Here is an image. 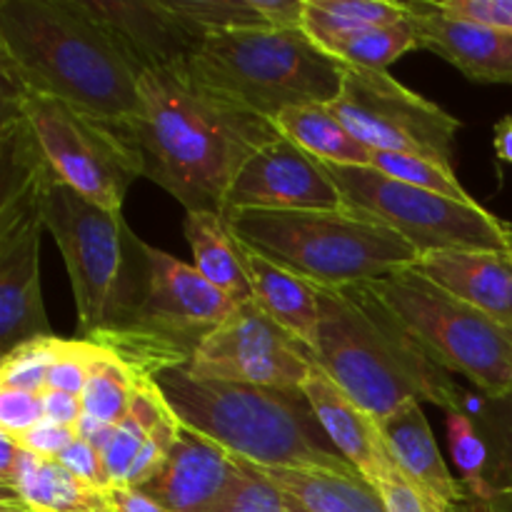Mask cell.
I'll list each match as a JSON object with an SVG mask.
<instances>
[{"instance_id":"b9f144b4","label":"cell","mask_w":512,"mask_h":512,"mask_svg":"<svg viewBox=\"0 0 512 512\" xmlns=\"http://www.w3.org/2000/svg\"><path fill=\"white\" fill-rule=\"evenodd\" d=\"M108 498L113 512H170L138 488H110Z\"/></svg>"},{"instance_id":"bcb514c9","label":"cell","mask_w":512,"mask_h":512,"mask_svg":"<svg viewBox=\"0 0 512 512\" xmlns=\"http://www.w3.org/2000/svg\"><path fill=\"white\" fill-rule=\"evenodd\" d=\"M290 512H308V510H305V508H300V505L295 503L293 498H290Z\"/></svg>"},{"instance_id":"603a6c76","label":"cell","mask_w":512,"mask_h":512,"mask_svg":"<svg viewBox=\"0 0 512 512\" xmlns=\"http://www.w3.org/2000/svg\"><path fill=\"white\" fill-rule=\"evenodd\" d=\"M250 465V463H248ZM308 512H388L358 468H258Z\"/></svg>"},{"instance_id":"e0dca14e","label":"cell","mask_w":512,"mask_h":512,"mask_svg":"<svg viewBox=\"0 0 512 512\" xmlns=\"http://www.w3.org/2000/svg\"><path fill=\"white\" fill-rule=\"evenodd\" d=\"M45 223L0 230V348L3 355L50 333L40 288V233Z\"/></svg>"},{"instance_id":"ee69618b","label":"cell","mask_w":512,"mask_h":512,"mask_svg":"<svg viewBox=\"0 0 512 512\" xmlns=\"http://www.w3.org/2000/svg\"><path fill=\"white\" fill-rule=\"evenodd\" d=\"M495 153L500 160L512 165V115L495 123Z\"/></svg>"},{"instance_id":"ab89813d","label":"cell","mask_w":512,"mask_h":512,"mask_svg":"<svg viewBox=\"0 0 512 512\" xmlns=\"http://www.w3.org/2000/svg\"><path fill=\"white\" fill-rule=\"evenodd\" d=\"M75 430L73 428H65V425L58 423H50V420H43L40 425H35L33 430L23 435L18 440L23 448H28L30 453L40 455V458H48V460H58L70 445L75 443Z\"/></svg>"},{"instance_id":"ac0fdd59","label":"cell","mask_w":512,"mask_h":512,"mask_svg":"<svg viewBox=\"0 0 512 512\" xmlns=\"http://www.w3.org/2000/svg\"><path fill=\"white\" fill-rule=\"evenodd\" d=\"M420 48L440 55L475 83H512V30L450 20L423 0L405 3Z\"/></svg>"},{"instance_id":"f1b7e54d","label":"cell","mask_w":512,"mask_h":512,"mask_svg":"<svg viewBox=\"0 0 512 512\" xmlns=\"http://www.w3.org/2000/svg\"><path fill=\"white\" fill-rule=\"evenodd\" d=\"M415 48H420L418 33H415V25L410 23V18H405L400 23L370 28L353 35L335 50L333 58L348 68L388 73V65H393L400 55Z\"/></svg>"},{"instance_id":"9c48e42d","label":"cell","mask_w":512,"mask_h":512,"mask_svg":"<svg viewBox=\"0 0 512 512\" xmlns=\"http://www.w3.org/2000/svg\"><path fill=\"white\" fill-rule=\"evenodd\" d=\"M148 260V298L135 323L83 338L115 355L140 380L190 365L203 340L238 308L195 265L153 245Z\"/></svg>"},{"instance_id":"484cf974","label":"cell","mask_w":512,"mask_h":512,"mask_svg":"<svg viewBox=\"0 0 512 512\" xmlns=\"http://www.w3.org/2000/svg\"><path fill=\"white\" fill-rule=\"evenodd\" d=\"M278 133L315 160L345 168H370L373 150L360 143L328 105L283 110L273 120Z\"/></svg>"},{"instance_id":"8992f818","label":"cell","mask_w":512,"mask_h":512,"mask_svg":"<svg viewBox=\"0 0 512 512\" xmlns=\"http://www.w3.org/2000/svg\"><path fill=\"white\" fill-rule=\"evenodd\" d=\"M185 73L210 93L275 120L283 110L333 103L345 65L300 28H245L205 35Z\"/></svg>"},{"instance_id":"2e32d148","label":"cell","mask_w":512,"mask_h":512,"mask_svg":"<svg viewBox=\"0 0 512 512\" xmlns=\"http://www.w3.org/2000/svg\"><path fill=\"white\" fill-rule=\"evenodd\" d=\"M83 5L108 30L138 75L183 68L203 40L175 13L170 0H83Z\"/></svg>"},{"instance_id":"74e56055","label":"cell","mask_w":512,"mask_h":512,"mask_svg":"<svg viewBox=\"0 0 512 512\" xmlns=\"http://www.w3.org/2000/svg\"><path fill=\"white\" fill-rule=\"evenodd\" d=\"M45 420L43 398L38 393L0 388V433L20 440Z\"/></svg>"},{"instance_id":"3957f363","label":"cell","mask_w":512,"mask_h":512,"mask_svg":"<svg viewBox=\"0 0 512 512\" xmlns=\"http://www.w3.org/2000/svg\"><path fill=\"white\" fill-rule=\"evenodd\" d=\"M315 288V285H313ZM318 290V368L375 420L408 400L465 413V390L423 353L363 283Z\"/></svg>"},{"instance_id":"f546056e","label":"cell","mask_w":512,"mask_h":512,"mask_svg":"<svg viewBox=\"0 0 512 512\" xmlns=\"http://www.w3.org/2000/svg\"><path fill=\"white\" fill-rule=\"evenodd\" d=\"M378 173L388 175V178L408 183L413 188L428 190V193L443 195V198L458 200V203H478L473 195L460 185L458 175L448 165H440L435 160L418 158V155H405V153H378L373 150V165Z\"/></svg>"},{"instance_id":"6da1fadb","label":"cell","mask_w":512,"mask_h":512,"mask_svg":"<svg viewBox=\"0 0 512 512\" xmlns=\"http://www.w3.org/2000/svg\"><path fill=\"white\" fill-rule=\"evenodd\" d=\"M143 115L118 130L140 160V175L185 210L225 213V198L243 165L283 135L255 115L195 83L183 68L138 78Z\"/></svg>"},{"instance_id":"d6a6232c","label":"cell","mask_w":512,"mask_h":512,"mask_svg":"<svg viewBox=\"0 0 512 512\" xmlns=\"http://www.w3.org/2000/svg\"><path fill=\"white\" fill-rule=\"evenodd\" d=\"M448 418V445L455 465L460 470V483H463L468 498H478L485 490V473H488V443L480 435L478 423L473 415L465 413H445Z\"/></svg>"},{"instance_id":"d4e9b609","label":"cell","mask_w":512,"mask_h":512,"mask_svg":"<svg viewBox=\"0 0 512 512\" xmlns=\"http://www.w3.org/2000/svg\"><path fill=\"white\" fill-rule=\"evenodd\" d=\"M15 500L33 512H113L108 490H100L70 473L58 460L40 458L25 448Z\"/></svg>"},{"instance_id":"1f68e13d","label":"cell","mask_w":512,"mask_h":512,"mask_svg":"<svg viewBox=\"0 0 512 512\" xmlns=\"http://www.w3.org/2000/svg\"><path fill=\"white\" fill-rule=\"evenodd\" d=\"M63 340L55 335L28 340L3 355L0 360V388L25 390V393H43L48 390V373Z\"/></svg>"},{"instance_id":"83f0119b","label":"cell","mask_w":512,"mask_h":512,"mask_svg":"<svg viewBox=\"0 0 512 512\" xmlns=\"http://www.w3.org/2000/svg\"><path fill=\"white\" fill-rule=\"evenodd\" d=\"M138 380L115 355L98 348V355L90 365V380L85 393L80 395L83 413L100 423L120 425L128 418Z\"/></svg>"},{"instance_id":"ba28073f","label":"cell","mask_w":512,"mask_h":512,"mask_svg":"<svg viewBox=\"0 0 512 512\" xmlns=\"http://www.w3.org/2000/svg\"><path fill=\"white\" fill-rule=\"evenodd\" d=\"M363 285L435 365L470 380L485 400L512 393L508 325L438 288L415 268L395 270Z\"/></svg>"},{"instance_id":"5b68a950","label":"cell","mask_w":512,"mask_h":512,"mask_svg":"<svg viewBox=\"0 0 512 512\" xmlns=\"http://www.w3.org/2000/svg\"><path fill=\"white\" fill-rule=\"evenodd\" d=\"M233 238L315 288H348L413 268L420 253L373 215L338 210H230Z\"/></svg>"},{"instance_id":"7bdbcfd3","label":"cell","mask_w":512,"mask_h":512,"mask_svg":"<svg viewBox=\"0 0 512 512\" xmlns=\"http://www.w3.org/2000/svg\"><path fill=\"white\" fill-rule=\"evenodd\" d=\"M73 430H75V438L85 440V443L93 445V448L103 455L105 450H108V445L113 443L118 425L100 423V420H93V418H88V415H83Z\"/></svg>"},{"instance_id":"8fae6325","label":"cell","mask_w":512,"mask_h":512,"mask_svg":"<svg viewBox=\"0 0 512 512\" xmlns=\"http://www.w3.org/2000/svg\"><path fill=\"white\" fill-rule=\"evenodd\" d=\"M3 100L23 115L60 183L100 208L123 210L130 185L140 178V160L118 130L65 100L8 83Z\"/></svg>"},{"instance_id":"9a60e30c","label":"cell","mask_w":512,"mask_h":512,"mask_svg":"<svg viewBox=\"0 0 512 512\" xmlns=\"http://www.w3.org/2000/svg\"><path fill=\"white\" fill-rule=\"evenodd\" d=\"M243 478L238 460L218 443L180 425V433L145 495L170 512H218Z\"/></svg>"},{"instance_id":"7c38bea8","label":"cell","mask_w":512,"mask_h":512,"mask_svg":"<svg viewBox=\"0 0 512 512\" xmlns=\"http://www.w3.org/2000/svg\"><path fill=\"white\" fill-rule=\"evenodd\" d=\"M328 108L370 150L418 155L453 168L463 123L390 73L345 65L343 88Z\"/></svg>"},{"instance_id":"277c9868","label":"cell","mask_w":512,"mask_h":512,"mask_svg":"<svg viewBox=\"0 0 512 512\" xmlns=\"http://www.w3.org/2000/svg\"><path fill=\"white\" fill-rule=\"evenodd\" d=\"M153 383L180 425L218 443L235 460L258 468H350L325 443L328 435L303 390L205 380L188 368L165 370Z\"/></svg>"},{"instance_id":"60d3db41","label":"cell","mask_w":512,"mask_h":512,"mask_svg":"<svg viewBox=\"0 0 512 512\" xmlns=\"http://www.w3.org/2000/svg\"><path fill=\"white\" fill-rule=\"evenodd\" d=\"M43 398V408H45V420L50 423L65 425V428H75L78 420L83 418V400L78 395H68L60 393V390H43L40 393Z\"/></svg>"},{"instance_id":"52a82bcc","label":"cell","mask_w":512,"mask_h":512,"mask_svg":"<svg viewBox=\"0 0 512 512\" xmlns=\"http://www.w3.org/2000/svg\"><path fill=\"white\" fill-rule=\"evenodd\" d=\"M43 218L68 268L83 338L135 323L148 298L150 260L148 243L130 230L123 210L100 208L58 183Z\"/></svg>"},{"instance_id":"d6986e66","label":"cell","mask_w":512,"mask_h":512,"mask_svg":"<svg viewBox=\"0 0 512 512\" xmlns=\"http://www.w3.org/2000/svg\"><path fill=\"white\" fill-rule=\"evenodd\" d=\"M438 288L512 328V253L505 250H438L413 265Z\"/></svg>"},{"instance_id":"4dcf8cb0","label":"cell","mask_w":512,"mask_h":512,"mask_svg":"<svg viewBox=\"0 0 512 512\" xmlns=\"http://www.w3.org/2000/svg\"><path fill=\"white\" fill-rule=\"evenodd\" d=\"M170 5L200 38L225 30L270 28L258 0H170Z\"/></svg>"},{"instance_id":"7a4b0ae2","label":"cell","mask_w":512,"mask_h":512,"mask_svg":"<svg viewBox=\"0 0 512 512\" xmlns=\"http://www.w3.org/2000/svg\"><path fill=\"white\" fill-rule=\"evenodd\" d=\"M3 83L65 100L115 130L143 115L138 70L83 0L0 3Z\"/></svg>"},{"instance_id":"cb8c5ba5","label":"cell","mask_w":512,"mask_h":512,"mask_svg":"<svg viewBox=\"0 0 512 512\" xmlns=\"http://www.w3.org/2000/svg\"><path fill=\"white\" fill-rule=\"evenodd\" d=\"M183 233L193 250V265L205 275V280H210L235 305L250 303L253 288L223 215L210 210H185Z\"/></svg>"},{"instance_id":"d590c367","label":"cell","mask_w":512,"mask_h":512,"mask_svg":"<svg viewBox=\"0 0 512 512\" xmlns=\"http://www.w3.org/2000/svg\"><path fill=\"white\" fill-rule=\"evenodd\" d=\"M98 355V345L88 340H63L48 373V388L68 395H83L90 380V365Z\"/></svg>"},{"instance_id":"5bb4252c","label":"cell","mask_w":512,"mask_h":512,"mask_svg":"<svg viewBox=\"0 0 512 512\" xmlns=\"http://www.w3.org/2000/svg\"><path fill=\"white\" fill-rule=\"evenodd\" d=\"M345 200L325 163L280 138L260 148L225 198L230 210H338ZM223 213V215H225Z\"/></svg>"},{"instance_id":"8d00e7d4","label":"cell","mask_w":512,"mask_h":512,"mask_svg":"<svg viewBox=\"0 0 512 512\" xmlns=\"http://www.w3.org/2000/svg\"><path fill=\"white\" fill-rule=\"evenodd\" d=\"M433 13L463 23L512 30V0H423Z\"/></svg>"},{"instance_id":"44dd1931","label":"cell","mask_w":512,"mask_h":512,"mask_svg":"<svg viewBox=\"0 0 512 512\" xmlns=\"http://www.w3.org/2000/svg\"><path fill=\"white\" fill-rule=\"evenodd\" d=\"M300 390H303L305 400L313 408L315 418H318L320 428L325 430L333 448L368 480L380 468V460H383L385 453L378 420L365 413L345 390H340L318 368V363L313 365L308 380Z\"/></svg>"},{"instance_id":"7402d4cb","label":"cell","mask_w":512,"mask_h":512,"mask_svg":"<svg viewBox=\"0 0 512 512\" xmlns=\"http://www.w3.org/2000/svg\"><path fill=\"white\" fill-rule=\"evenodd\" d=\"M235 248H238L245 273H248L255 303L313 355L320 325L318 290L308 280L275 265L273 260L260 255L243 240L235 238Z\"/></svg>"},{"instance_id":"30bf717a","label":"cell","mask_w":512,"mask_h":512,"mask_svg":"<svg viewBox=\"0 0 512 512\" xmlns=\"http://www.w3.org/2000/svg\"><path fill=\"white\" fill-rule=\"evenodd\" d=\"M348 208L373 215L403 235L420 255L438 250H505L512 253V223L480 203H458L388 178L375 168L328 165Z\"/></svg>"},{"instance_id":"f6af8a7d","label":"cell","mask_w":512,"mask_h":512,"mask_svg":"<svg viewBox=\"0 0 512 512\" xmlns=\"http://www.w3.org/2000/svg\"><path fill=\"white\" fill-rule=\"evenodd\" d=\"M0 512H33L23 503H0Z\"/></svg>"},{"instance_id":"ffe728a7","label":"cell","mask_w":512,"mask_h":512,"mask_svg":"<svg viewBox=\"0 0 512 512\" xmlns=\"http://www.w3.org/2000/svg\"><path fill=\"white\" fill-rule=\"evenodd\" d=\"M378 428L388 453L410 480H415L420 488H425L443 503L453 505V508H465L468 493L445 465L443 453H440L428 418L423 413V403L408 400L388 418L378 420Z\"/></svg>"},{"instance_id":"4fadbf2b","label":"cell","mask_w":512,"mask_h":512,"mask_svg":"<svg viewBox=\"0 0 512 512\" xmlns=\"http://www.w3.org/2000/svg\"><path fill=\"white\" fill-rule=\"evenodd\" d=\"M313 365L310 350L250 300L238 305L233 315L203 340L185 368L205 380L300 390Z\"/></svg>"},{"instance_id":"4316f807","label":"cell","mask_w":512,"mask_h":512,"mask_svg":"<svg viewBox=\"0 0 512 512\" xmlns=\"http://www.w3.org/2000/svg\"><path fill=\"white\" fill-rule=\"evenodd\" d=\"M478 430L490 453L485 490L478 498H468L463 510L512 512V393L480 405Z\"/></svg>"},{"instance_id":"e575fe53","label":"cell","mask_w":512,"mask_h":512,"mask_svg":"<svg viewBox=\"0 0 512 512\" xmlns=\"http://www.w3.org/2000/svg\"><path fill=\"white\" fill-rule=\"evenodd\" d=\"M243 468V478L235 485L228 503L218 512H290V498L270 483L265 475H260L253 465L238 460Z\"/></svg>"},{"instance_id":"f35d334b","label":"cell","mask_w":512,"mask_h":512,"mask_svg":"<svg viewBox=\"0 0 512 512\" xmlns=\"http://www.w3.org/2000/svg\"><path fill=\"white\" fill-rule=\"evenodd\" d=\"M58 463H63L70 473L78 475L80 480H85V483L93 485V488H100V490L113 488L108 478V470H105L103 455H100L93 445L85 443V440H75V443L60 455Z\"/></svg>"},{"instance_id":"836d02e7","label":"cell","mask_w":512,"mask_h":512,"mask_svg":"<svg viewBox=\"0 0 512 512\" xmlns=\"http://www.w3.org/2000/svg\"><path fill=\"white\" fill-rule=\"evenodd\" d=\"M368 483L378 490L388 512H465L463 508H453V505L443 503L425 488H420L415 480H410L398 468L388 448H385L383 460H380V468L370 475Z\"/></svg>"}]
</instances>
